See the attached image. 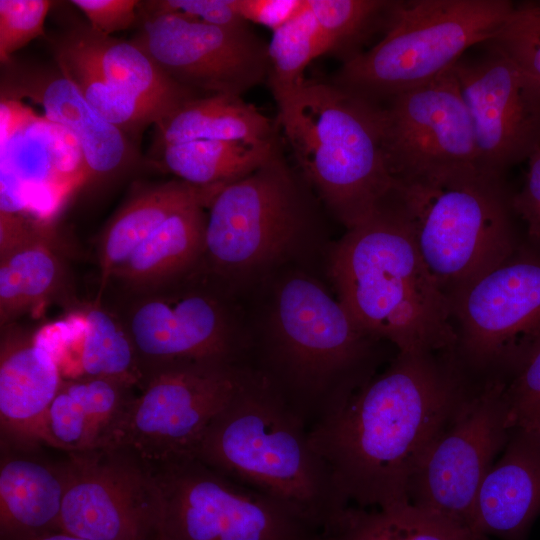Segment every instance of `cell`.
Returning <instances> with one entry per match:
<instances>
[{"mask_svg":"<svg viewBox=\"0 0 540 540\" xmlns=\"http://www.w3.org/2000/svg\"><path fill=\"white\" fill-rule=\"evenodd\" d=\"M464 388L452 363L399 351L311 428L310 443L341 498L361 508L408 503L415 470Z\"/></svg>","mask_w":540,"mask_h":540,"instance_id":"6da1fadb","label":"cell"},{"mask_svg":"<svg viewBox=\"0 0 540 540\" xmlns=\"http://www.w3.org/2000/svg\"><path fill=\"white\" fill-rule=\"evenodd\" d=\"M330 271L338 300L368 336L385 338L400 352L456 349L449 298L419 253L396 190L347 230Z\"/></svg>","mask_w":540,"mask_h":540,"instance_id":"7a4b0ae2","label":"cell"},{"mask_svg":"<svg viewBox=\"0 0 540 540\" xmlns=\"http://www.w3.org/2000/svg\"><path fill=\"white\" fill-rule=\"evenodd\" d=\"M192 457L285 503L319 531L349 506L306 424L256 372L212 420Z\"/></svg>","mask_w":540,"mask_h":540,"instance_id":"3957f363","label":"cell"},{"mask_svg":"<svg viewBox=\"0 0 540 540\" xmlns=\"http://www.w3.org/2000/svg\"><path fill=\"white\" fill-rule=\"evenodd\" d=\"M277 124L299 173L347 230L396 190L375 105L331 82L307 80L278 106Z\"/></svg>","mask_w":540,"mask_h":540,"instance_id":"277c9868","label":"cell"},{"mask_svg":"<svg viewBox=\"0 0 540 540\" xmlns=\"http://www.w3.org/2000/svg\"><path fill=\"white\" fill-rule=\"evenodd\" d=\"M273 340L257 372L310 430L337 413L371 375L368 335L316 281L295 276L279 289Z\"/></svg>","mask_w":540,"mask_h":540,"instance_id":"5b68a950","label":"cell"},{"mask_svg":"<svg viewBox=\"0 0 540 540\" xmlns=\"http://www.w3.org/2000/svg\"><path fill=\"white\" fill-rule=\"evenodd\" d=\"M513 6L508 0L394 1L382 39L343 62L331 83L381 105L428 84L467 49L493 39Z\"/></svg>","mask_w":540,"mask_h":540,"instance_id":"8992f818","label":"cell"},{"mask_svg":"<svg viewBox=\"0 0 540 540\" xmlns=\"http://www.w3.org/2000/svg\"><path fill=\"white\" fill-rule=\"evenodd\" d=\"M397 194L419 253L448 298L520 246L502 177L469 168L398 183Z\"/></svg>","mask_w":540,"mask_h":540,"instance_id":"52a82bcc","label":"cell"},{"mask_svg":"<svg viewBox=\"0 0 540 540\" xmlns=\"http://www.w3.org/2000/svg\"><path fill=\"white\" fill-rule=\"evenodd\" d=\"M307 185L279 144L258 168L221 188L207 206L197 269L221 283L278 259L312 222Z\"/></svg>","mask_w":540,"mask_h":540,"instance_id":"ba28073f","label":"cell"},{"mask_svg":"<svg viewBox=\"0 0 540 540\" xmlns=\"http://www.w3.org/2000/svg\"><path fill=\"white\" fill-rule=\"evenodd\" d=\"M116 295L113 309L134 345L141 387L156 372L181 362L241 363L244 343L221 284L198 269Z\"/></svg>","mask_w":540,"mask_h":540,"instance_id":"9c48e42d","label":"cell"},{"mask_svg":"<svg viewBox=\"0 0 540 540\" xmlns=\"http://www.w3.org/2000/svg\"><path fill=\"white\" fill-rule=\"evenodd\" d=\"M149 465L161 495V540H314L319 532L290 506L195 457Z\"/></svg>","mask_w":540,"mask_h":540,"instance_id":"30bf717a","label":"cell"},{"mask_svg":"<svg viewBox=\"0 0 540 540\" xmlns=\"http://www.w3.org/2000/svg\"><path fill=\"white\" fill-rule=\"evenodd\" d=\"M254 375L242 363L168 366L145 381L107 448L127 450L148 464L192 457L212 420Z\"/></svg>","mask_w":540,"mask_h":540,"instance_id":"8fae6325","label":"cell"},{"mask_svg":"<svg viewBox=\"0 0 540 540\" xmlns=\"http://www.w3.org/2000/svg\"><path fill=\"white\" fill-rule=\"evenodd\" d=\"M449 301L462 359L510 377L540 347V248L520 245Z\"/></svg>","mask_w":540,"mask_h":540,"instance_id":"7c38bea8","label":"cell"},{"mask_svg":"<svg viewBox=\"0 0 540 540\" xmlns=\"http://www.w3.org/2000/svg\"><path fill=\"white\" fill-rule=\"evenodd\" d=\"M505 385L496 376L464 388L415 470L410 503L471 528L480 485L512 432Z\"/></svg>","mask_w":540,"mask_h":540,"instance_id":"4fadbf2b","label":"cell"},{"mask_svg":"<svg viewBox=\"0 0 540 540\" xmlns=\"http://www.w3.org/2000/svg\"><path fill=\"white\" fill-rule=\"evenodd\" d=\"M61 530L87 540H161L151 466L120 448L68 453Z\"/></svg>","mask_w":540,"mask_h":540,"instance_id":"5bb4252c","label":"cell"},{"mask_svg":"<svg viewBox=\"0 0 540 540\" xmlns=\"http://www.w3.org/2000/svg\"><path fill=\"white\" fill-rule=\"evenodd\" d=\"M375 106L383 152L397 183L479 168L471 118L452 67Z\"/></svg>","mask_w":540,"mask_h":540,"instance_id":"9a60e30c","label":"cell"},{"mask_svg":"<svg viewBox=\"0 0 540 540\" xmlns=\"http://www.w3.org/2000/svg\"><path fill=\"white\" fill-rule=\"evenodd\" d=\"M131 40L179 85L203 96H240L267 80V44L248 26L221 27L178 14L138 16Z\"/></svg>","mask_w":540,"mask_h":540,"instance_id":"2e32d148","label":"cell"},{"mask_svg":"<svg viewBox=\"0 0 540 540\" xmlns=\"http://www.w3.org/2000/svg\"><path fill=\"white\" fill-rule=\"evenodd\" d=\"M485 44L484 56L462 57L452 70L471 118L478 167L502 177L540 146V83Z\"/></svg>","mask_w":540,"mask_h":540,"instance_id":"e0dca14e","label":"cell"},{"mask_svg":"<svg viewBox=\"0 0 540 540\" xmlns=\"http://www.w3.org/2000/svg\"><path fill=\"white\" fill-rule=\"evenodd\" d=\"M1 180L17 187L25 214L48 223L86 182L81 147L66 128L37 116L20 101L1 98Z\"/></svg>","mask_w":540,"mask_h":540,"instance_id":"ac0fdd59","label":"cell"},{"mask_svg":"<svg viewBox=\"0 0 540 540\" xmlns=\"http://www.w3.org/2000/svg\"><path fill=\"white\" fill-rule=\"evenodd\" d=\"M1 98L33 101L47 119L75 136L84 156L85 184L105 183L128 168L132 151L127 135L89 105L56 63L51 67L11 59L4 64Z\"/></svg>","mask_w":540,"mask_h":540,"instance_id":"d6986e66","label":"cell"},{"mask_svg":"<svg viewBox=\"0 0 540 540\" xmlns=\"http://www.w3.org/2000/svg\"><path fill=\"white\" fill-rule=\"evenodd\" d=\"M63 381L46 340L16 323L1 327L0 426L2 447L33 450L44 415Z\"/></svg>","mask_w":540,"mask_h":540,"instance_id":"ffe728a7","label":"cell"},{"mask_svg":"<svg viewBox=\"0 0 540 540\" xmlns=\"http://www.w3.org/2000/svg\"><path fill=\"white\" fill-rule=\"evenodd\" d=\"M75 309L66 320L41 329L62 378H111L139 390L136 351L117 312L102 299Z\"/></svg>","mask_w":540,"mask_h":540,"instance_id":"44dd1931","label":"cell"},{"mask_svg":"<svg viewBox=\"0 0 540 540\" xmlns=\"http://www.w3.org/2000/svg\"><path fill=\"white\" fill-rule=\"evenodd\" d=\"M540 515V435L514 430L478 490L471 528L500 540H526Z\"/></svg>","mask_w":540,"mask_h":540,"instance_id":"7402d4cb","label":"cell"},{"mask_svg":"<svg viewBox=\"0 0 540 540\" xmlns=\"http://www.w3.org/2000/svg\"><path fill=\"white\" fill-rule=\"evenodd\" d=\"M134 389L111 378L63 379L42 420L40 443L67 453L107 448Z\"/></svg>","mask_w":540,"mask_h":540,"instance_id":"603a6c76","label":"cell"},{"mask_svg":"<svg viewBox=\"0 0 540 540\" xmlns=\"http://www.w3.org/2000/svg\"><path fill=\"white\" fill-rule=\"evenodd\" d=\"M47 225L31 222L0 244V325L36 313L67 292L68 271Z\"/></svg>","mask_w":540,"mask_h":540,"instance_id":"cb8c5ba5","label":"cell"},{"mask_svg":"<svg viewBox=\"0 0 540 540\" xmlns=\"http://www.w3.org/2000/svg\"><path fill=\"white\" fill-rule=\"evenodd\" d=\"M65 492L62 462L28 455H2L0 467V540H25L61 530Z\"/></svg>","mask_w":540,"mask_h":540,"instance_id":"d4e9b609","label":"cell"},{"mask_svg":"<svg viewBox=\"0 0 540 540\" xmlns=\"http://www.w3.org/2000/svg\"><path fill=\"white\" fill-rule=\"evenodd\" d=\"M200 198L171 214L112 273L106 289L114 293L149 288L183 276L201 259L210 203Z\"/></svg>","mask_w":540,"mask_h":540,"instance_id":"484cf974","label":"cell"},{"mask_svg":"<svg viewBox=\"0 0 540 540\" xmlns=\"http://www.w3.org/2000/svg\"><path fill=\"white\" fill-rule=\"evenodd\" d=\"M60 43L81 57L110 84L158 107L164 117L200 95L179 85L136 44L76 27Z\"/></svg>","mask_w":540,"mask_h":540,"instance_id":"4316f807","label":"cell"},{"mask_svg":"<svg viewBox=\"0 0 540 540\" xmlns=\"http://www.w3.org/2000/svg\"><path fill=\"white\" fill-rule=\"evenodd\" d=\"M157 148L195 140L265 145L277 141L271 119L240 96L195 97L156 124Z\"/></svg>","mask_w":540,"mask_h":540,"instance_id":"83f0119b","label":"cell"},{"mask_svg":"<svg viewBox=\"0 0 540 540\" xmlns=\"http://www.w3.org/2000/svg\"><path fill=\"white\" fill-rule=\"evenodd\" d=\"M216 190L173 180L145 188L130 198L109 220L97 244L102 299L112 273L171 214L200 198L212 200Z\"/></svg>","mask_w":540,"mask_h":540,"instance_id":"f1b7e54d","label":"cell"},{"mask_svg":"<svg viewBox=\"0 0 540 540\" xmlns=\"http://www.w3.org/2000/svg\"><path fill=\"white\" fill-rule=\"evenodd\" d=\"M314 540H489L474 529L413 505H349Z\"/></svg>","mask_w":540,"mask_h":540,"instance_id":"f546056e","label":"cell"},{"mask_svg":"<svg viewBox=\"0 0 540 540\" xmlns=\"http://www.w3.org/2000/svg\"><path fill=\"white\" fill-rule=\"evenodd\" d=\"M195 140L157 148L155 164L178 180L219 191L263 164L279 145Z\"/></svg>","mask_w":540,"mask_h":540,"instance_id":"4dcf8cb0","label":"cell"},{"mask_svg":"<svg viewBox=\"0 0 540 540\" xmlns=\"http://www.w3.org/2000/svg\"><path fill=\"white\" fill-rule=\"evenodd\" d=\"M272 33L266 81L279 106L304 86L310 62L330 53V48L307 2L299 15Z\"/></svg>","mask_w":540,"mask_h":540,"instance_id":"1f68e13d","label":"cell"},{"mask_svg":"<svg viewBox=\"0 0 540 540\" xmlns=\"http://www.w3.org/2000/svg\"><path fill=\"white\" fill-rule=\"evenodd\" d=\"M54 57L59 69L78 87L89 105L126 135L137 134L164 117L155 105L104 80L59 41L54 47Z\"/></svg>","mask_w":540,"mask_h":540,"instance_id":"d6a6232c","label":"cell"},{"mask_svg":"<svg viewBox=\"0 0 540 540\" xmlns=\"http://www.w3.org/2000/svg\"><path fill=\"white\" fill-rule=\"evenodd\" d=\"M330 48L348 61L380 27L386 29L394 1L306 0Z\"/></svg>","mask_w":540,"mask_h":540,"instance_id":"836d02e7","label":"cell"},{"mask_svg":"<svg viewBox=\"0 0 540 540\" xmlns=\"http://www.w3.org/2000/svg\"><path fill=\"white\" fill-rule=\"evenodd\" d=\"M540 83V2L514 4L489 42Z\"/></svg>","mask_w":540,"mask_h":540,"instance_id":"e575fe53","label":"cell"},{"mask_svg":"<svg viewBox=\"0 0 540 540\" xmlns=\"http://www.w3.org/2000/svg\"><path fill=\"white\" fill-rule=\"evenodd\" d=\"M507 427L540 435V347L506 381Z\"/></svg>","mask_w":540,"mask_h":540,"instance_id":"d590c367","label":"cell"},{"mask_svg":"<svg viewBox=\"0 0 540 540\" xmlns=\"http://www.w3.org/2000/svg\"><path fill=\"white\" fill-rule=\"evenodd\" d=\"M53 2L48 0H0V60L12 55L35 38L46 36L44 24Z\"/></svg>","mask_w":540,"mask_h":540,"instance_id":"8d00e7d4","label":"cell"},{"mask_svg":"<svg viewBox=\"0 0 540 540\" xmlns=\"http://www.w3.org/2000/svg\"><path fill=\"white\" fill-rule=\"evenodd\" d=\"M168 13L221 27L248 26L237 11L236 0H153L138 7V16Z\"/></svg>","mask_w":540,"mask_h":540,"instance_id":"74e56055","label":"cell"},{"mask_svg":"<svg viewBox=\"0 0 540 540\" xmlns=\"http://www.w3.org/2000/svg\"><path fill=\"white\" fill-rule=\"evenodd\" d=\"M137 0H73L89 21V27L105 36L126 30L138 21Z\"/></svg>","mask_w":540,"mask_h":540,"instance_id":"f35d334b","label":"cell"},{"mask_svg":"<svg viewBox=\"0 0 540 540\" xmlns=\"http://www.w3.org/2000/svg\"><path fill=\"white\" fill-rule=\"evenodd\" d=\"M521 189L510 196V205L525 223L531 244L540 248V146L527 159Z\"/></svg>","mask_w":540,"mask_h":540,"instance_id":"ab89813d","label":"cell"},{"mask_svg":"<svg viewBox=\"0 0 540 540\" xmlns=\"http://www.w3.org/2000/svg\"><path fill=\"white\" fill-rule=\"evenodd\" d=\"M306 0H236V8L244 21L262 25L272 32L299 15Z\"/></svg>","mask_w":540,"mask_h":540,"instance_id":"60d3db41","label":"cell"},{"mask_svg":"<svg viewBox=\"0 0 540 540\" xmlns=\"http://www.w3.org/2000/svg\"><path fill=\"white\" fill-rule=\"evenodd\" d=\"M25 540H87L64 531L51 532Z\"/></svg>","mask_w":540,"mask_h":540,"instance_id":"b9f144b4","label":"cell"}]
</instances>
